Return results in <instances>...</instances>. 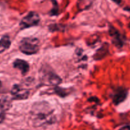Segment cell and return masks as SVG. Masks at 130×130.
I'll list each match as a JSON object with an SVG mask.
<instances>
[{
    "instance_id": "9c48e42d",
    "label": "cell",
    "mask_w": 130,
    "mask_h": 130,
    "mask_svg": "<svg viewBox=\"0 0 130 130\" xmlns=\"http://www.w3.org/2000/svg\"><path fill=\"white\" fill-rule=\"evenodd\" d=\"M109 32L110 35L112 37V41L115 44V46L119 47L121 46L122 45V42L121 38V35L118 32V31L113 27H110L109 29Z\"/></svg>"
},
{
    "instance_id": "8992f818",
    "label": "cell",
    "mask_w": 130,
    "mask_h": 130,
    "mask_svg": "<svg viewBox=\"0 0 130 130\" xmlns=\"http://www.w3.org/2000/svg\"><path fill=\"white\" fill-rule=\"evenodd\" d=\"M10 107V101L6 98H0V123L4 120L6 112Z\"/></svg>"
},
{
    "instance_id": "7a4b0ae2",
    "label": "cell",
    "mask_w": 130,
    "mask_h": 130,
    "mask_svg": "<svg viewBox=\"0 0 130 130\" xmlns=\"http://www.w3.org/2000/svg\"><path fill=\"white\" fill-rule=\"evenodd\" d=\"M40 42L37 38H23L19 44V49L23 53L28 55L36 54L40 48Z\"/></svg>"
},
{
    "instance_id": "3957f363",
    "label": "cell",
    "mask_w": 130,
    "mask_h": 130,
    "mask_svg": "<svg viewBox=\"0 0 130 130\" xmlns=\"http://www.w3.org/2000/svg\"><path fill=\"white\" fill-rule=\"evenodd\" d=\"M40 80L42 83L48 86H57L61 82V79L53 71L44 67L41 70Z\"/></svg>"
},
{
    "instance_id": "8fae6325",
    "label": "cell",
    "mask_w": 130,
    "mask_h": 130,
    "mask_svg": "<svg viewBox=\"0 0 130 130\" xmlns=\"http://www.w3.org/2000/svg\"><path fill=\"white\" fill-rule=\"evenodd\" d=\"M11 44L8 36H4L0 39V52H2L8 49Z\"/></svg>"
},
{
    "instance_id": "6da1fadb",
    "label": "cell",
    "mask_w": 130,
    "mask_h": 130,
    "mask_svg": "<svg viewBox=\"0 0 130 130\" xmlns=\"http://www.w3.org/2000/svg\"><path fill=\"white\" fill-rule=\"evenodd\" d=\"M30 119L36 128L44 129L54 126L57 122L54 109L45 101L33 104L31 109Z\"/></svg>"
},
{
    "instance_id": "277c9868",
    "label": "cell",
    "mask_w": 130,
    "mask_h": 130,
    "mask_svg": "<svg viewBox=\"0 0 130 130\" xmlns=\"http://www.w3.org/2000/svg\"><path fill=\"white\" fill-rule=\"evenodd\" d=\"M40 20V19L37 13L34 11H31L22 19L20 25L21 29H25V28L35 26L39 24Z\"/></svg>"
},
{
    "instance_id": "5b68a950",
    "label": "cell",
    "mask_w": 130,
    "mask_h": 130,
    "mask_svg": "<svg viewBox=\"0 0 130 130\" xmlns=\"http://www.w3.org/2000/svg\"><path fill=\"white\" fill-rule=\"evenodd\" d=\"M11 94L15 99L17 100H24L28 99L29 95V91L20 85H15L13 86L11 90Z\"/></svg>"
},
{
    "instance_id": "4fadbf2b",
    "label": "cell",
    "mask_w": 130,
    "mask_h": 130,
    "mask_svg": "<svg viewBox=\"0 0 130 130\" xmlns=\"http://www.w3.org/2000/svg\"><path fill=\"white\" fill-rule=\"evenodd\" d=\"M112 1H113V2L114 3H117V4H120L121 3V0H112Z\"/></svg>"
},
{
    "instance_id": "5bb4252c",
    "label": "cell",
    "mask_w": 130,
    "mask_h": 130,
    "mask_svg": "<svg viewBox=\"0 0 130 130\" xmlns=\"http://www.w3.org/2000/svg\"><path fill=\"white\" fill-rule=\"evenodd\" d=\"M1 87V81H0V88Z\"/></svg>"
},
{
    "instance_id": "30bf717a",
    "label": "cell",
    "mask_w": 130,
    "mask_h": 130,
    "mask_svg": "<svg viewBox=\"0 0 130 130\" xmlns=\"http://www.w3.org/2000/svg\"><path fill=\"white\" fill-rule=\"evenodd\" d=\"M94 0H78L77 8L80 11L87 10L90 7Z\"/></svg>"
},
{
    "instance_id": "52a82bcc",
    "label": "cell",
    "mask_w": 130,
    "mask_h": 130,
    "mask_svg": "<svg viewBox=\"0 0 130 130\" xmlns=\"http://www.w3.org/2000/svg\"><path fill=\"white\" fill-rule=\"evenodd\" d=\"M14 67L20 71L23 75L25 74L29 71V65L26 61L21 59H16L14 62Z\"/></svg>"
},
{
    "instance_id": "7c38bea8",
    "label": "cell",
    "mask_w": 130,
    "mask_h": 130,
    "mask_svg": "<svg viewBox=\"0 0 130 130\" xmlns=\"http://www.w3.org/2000/svg\"><path fill=\"white\" fill-rule=\"evenodd\" d=\"M119 130H130V126H124L122 128H121Z\"/></svg>"
},
{
    "instance_id": "ba28073f",
    "label": "cell",
    "mask_w": 130,
    "mask_h": 130,
    "mask_svg": "<svg viewBox=\"0 0 130 130\" xmlns=\"http://www.w3.org/2000/svg\"><path fill=\"white\" fill-rule=\"evenodd\" d=\"M126 95H127V92L126 90H122V89L116 90L113 96V101L114 104L117 105L122 102L126 99Z\"/></svg>"
}]
</instances>
